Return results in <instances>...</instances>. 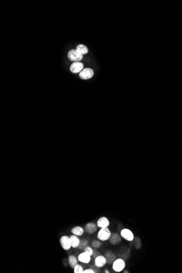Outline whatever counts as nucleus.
<instances>
[{
    "mask_svg": "<svg viewBox=\"0 0 182 273\" xmlns=\"http://www.w3.org/2000/svg\"><path fill=\"white\" fill-rule=\"evenodd\" d=\"M77 50L82 55H86L88 52V49L86 45L83 44H79L77 46Z\"/></svg>",
    "mask_w": 182,
    "mask_h": 273,
    "instance_id": "obj_17",
    "label": "nucleus"
},
{
    "mask_svg": "<svg viewBox=\"0 0 182 273\" xmlns=\"http://www.w3.org/2000/svg\"><path fill=\"white\" fill-rule=\"evenodd\" d=\"M94 259V265L100 269L105 267L107 264V261L104 255H98Z\"/></svg>",
    "mask_w": 182,
    "mask_h": 273,
    "instance_id": "obj_8",
    "label": "nucleus"
},
{
    "mask_svg": "<svg viewBox=\"0 0 182 273\" xmlns=\"http://www.w3.org/2000/svg\"><path fill=\"white\" fill-rule=\"evenodd\" d=\"M88 244L89 240L86 238H82V240H81L80 243L77 248L80 250H83V249L85 248L87 246L89 245Z\"/></svg>",
    "mask_w": 182,
    "mask_h": 273,
    "instance_id": "obj_18",
    "label": "nucleus"
},
{
    "mask_svg": "<svg viewBox=\"0 0 182 273\" xmlns=\"http://www.w3.org/2000/svg\"><path fill=\"white\" fill-rule=\"evenodd\" d=\"M104 272V273H110V270H108V269H105Z\"/></svg>",
    "mask_w": 182,
    "mask_h": 273,
    "instance_id": "obj_27",
    "label": "nucleus"
},
{
    "mask_svg": "<svg viewBox=\"0 0 182 273\" xmlns=\"http://www.w3.org/2000/svg\"><path fill=\"white\" fill-rule=\"evenodd\" d=\"M134 241V246L137 250H139L142 247V242L139 237H135Z\"/></svg>",
    "mask_w": 182,
    "mask_h": 273,
    "instance_id": "obj_19",
    "label": "nucleus"
},
{
    "mask_svg": "<svg viewBox=\"0 0 182 273\" xmlns=\"http://www.w3.org/2000/svg\"><path fill=\"white\" fill-rule=\"evenodd\" d=\"M90 268H91L92 269H93V270H94L96 273L100 272V268H99L98 267H96L94 265H91V266H90Z\"/></svg>",
    "mask_w": 182,
    "mask_h": 273,
    "instance_id": "obj_25",
    "label": "nucleus"
},
{
    "mask_svg": "<svg viewBox=\"0 0 182 273\" xmlns=\"http://www.w3.org/2000/svg\"><path fill=\"white\" fill-rule=\"evenodd\" d=\"M104 255L106 259L107 264H112V263L117 259V256L114 252L110 250H107Z\"/></svg>",
    "mask_w": 182,
    "mask_h": 273,
    "instance_id": "obj_13",
    "label": "nucleus"
},
{
    "mask_svg": "<svg viewBox=\"0 0 182 273\" xmlns=\"http://www.w3.org/2000/svg\"><path fill=\"white\" fill-rule=\"evenodd\" d=\"M59 243L65 251H68L71 248V240L70 236L63 235L60 237Z\"/></svg>",
    "mask_w": 182,
    "mask_h": 273,
    "instance_id": "obj_3",
    "label": "nucleus"
},
{
    "mask_svg": "<svg viewBox=\"0 0 182 273\" xmlns=\"http://www.w3.org/2000/svg\"><path fill=\"white\" fill-rule=\"evenodd\" d=\"M122 238L120 236V233L119 234L117 232H113L108 240V242L112 245H117L122 242Z\"/></svg>",
    "mask_w": 182,
    "mask_h": 273,
    "instance_id": "obj_7",
    "label": "nucleus"
},
{
    "mask_svg": "<svg viewBox=\"0 0 182 273\" xmlns=\"http://www.w3.org/2000/svg\"><path fill=\"white\" fill-rule=\"evenodd\" d=\"M126 267V261L122 258H118L112 264V268L116 273L122 272Z\"/></svg>",
    "mask_w": 182,
    "mask_h": 273,
    "instance_id": "obj_1",
    "label": "nucleus"
},
{
    "mask_svg": "<svg viewBox=\"0 0 182 273\" xmlns=\"http://www.w3.org/2000/svg\"><path fill=\"white\" fill-rule=\"evenodd\" d=\"M111 234L112 232L108 227L102 228H100V230L98 231L97 238L98 240H100L102 242H106L110 239Z\"/></svg>",
    "mask_w": 182,
    "mask_h": 273,
    "instance_id": "obj_2",
    "label": "nucleus"
},
{
    "mask_svg": "<svg viewBox=\"0 0 182 273\" xmlns=\"http://www.w3.org/2000/svg\"><path fill=\"white\" fill-rule=\"evenodd\" d=\"M68 58L71 61L80 62L83 58L82 55L77 49H71L68 52Z\"/></svg>",
    "mask_w": 182,
    "mask_h": 273,
    "instance_id": "obj_5",
    "label": "nucleus"
},
{
    "mask_svg": "<svg viewBox=\"0 0 182 273\" xmlns=\"http://www.w3.org/2000/svg\"><path fill=\"white\" fill-rule=\"evenodd\" d=\"M122 273H129L130 272H129V270H124L123 271V272H122Z\"/></svg>",
    "mask_w": 182,
    "mask_h": 273,
    "instance_id": "obj_26",
    "label": "nucleus"
},
{
    "mask_svg": "<svg viewBox=\"0 0 182 273\" xmlns=\"http://www.w3.org/2000/svg\"><path fill=\"white\" fill-rule=\"evenodd\" d=\"M97 226L99 228H106L109 227L110 222L108 218L106 216H102L99 218L97 221Z\"/></svg>",
    "mask_w": 182,
    "mask_h": 273,
    "instance_id": "obj_12",
    "label": "nucleus"
},
{
    "mask_svg": "<svg viewBox=\"0 0 182 273\" xmlns=\"http://www.w3.org/2000/svg\"><path fill=\"white\" fill-rule=\"evenodd\" d=\"M83 251L88 253L89 255H91L92 257L93 254V248L91 246H87L86 247L83 249Z\"/></svg>",
    "mask_w": 182,
    "mask_h": 273,
    "instance_id": "obj_22",
    "label": "nucleus"
},
{
    "mask_svg": "<svg viewBox=\"0 0 182 273\" xmlns=\"http://www.w3.org/2000/svg\"><path fill=\"white\" fill-rule=\"evenodd\" d=\"M84 229L85 232L87 234H93L94 233H96L98 229V227L97 226V223H95L94 222L91 221L87 222L84 227Z\"/></svg>",
    "mask_w": 182,
    "mask_h": 273,
    "instance_id": "obj_6",
    "label": "nucleus"
},
{
    "mask_svg": "<svg viewBox=\"0 0 182 273\" xmlns=\"http://www.w3.org/2000/svg\"><path fill=\"white\" fill-rule=\"evenodd\" d=\"M82 273H96V272L91 268H87V269H84Z\"/></svg>",
    "mask_w": 182,
    "mask_h": 273,
    "instance_id": "obj_23",
    "label": "nucleus"
},
{
    "mask_svg": "<svg viewBox=\"0 0 182 273\" xmlns=\"http://www.w3.org/2000/svg\"><path fill=\"white\" fill-rule=\"evenodd\" d=\"M99 255H100V254L99 251H98V250L97 248H94L93 249V254L92 256L93 257H94V258L97 256H98Z\"/></svg>",
    "mask_w": 182,
    "mask_h": 273,
    "instance_id": "obj_24",
    "label": "nucleus"
},
{
    "mask_svg": "<svg viewBox=\"0 0 182 273\" xmlns=\"http://www.w3.org/2000/svg\"><path fill=\"white\" fill-rule=\"evenodd\" d=\"M77 259L80 263L88 264L92 261V256L86 252H81L78 255Z\"/></svg>",
    "mask_w": 182,
    "mask_h": 273,
    "instance_id": "obj_10",
    "label": "nucleus"
},
{
    "mask_svg": "<svg viewBox=\"0 0 182 273\" xmlns=\"http://www.w3.org/2000/svg\"><path fill=\"white\" fill-rule=\"evenodd\" d=\"M70 238L71 240V248H77L80 243L81 240L80 238L74 234L70 236Z\"/></svg>",
    "mask_w": 182,
    "mask_h": 273,
    "instance_id": "obj_16",
    "label": "nucleus"
},
{
    "mask_svg": "<svg viewBox=\"0 0 182 273\" xmlns=\"http://www.w3.org/2000/svg\"><path fill=\"white\" fill-rule=\"evenodd\" d=\"M79 260L74 255H70L68 256V263L69 266L71 269H74V267L78 264Z\"/></svg>",
    "mask_w": 182,
    "mask_h": 273,
    "instance_id": "obj_15",
    "label": "nucleus"
},
{
    "mask_svg": "<svg viewBox=\"0 0 182 273\" xmlns=\"http://www.w3.org/2000/svg\"><path fill=\"white\" fill-rule=\"evenodd\" d=\"M120 234L122 239L127 242H133L135 238L133 231L128 228H124L120 231Z\"/></svg>",
    "mask_w": 182,
    "mask_h": 273,
    "instance_id": "obj_4",
    "label": "nucleus"
},
{
    "mask_svg": "<svg viewBox=\"0 0 182 273\" xmlns=\"http://www.w3.org/2000/svg\"><path fill=\"white\" fill-rule=\"evenodd\" d=\"M94 75V71L91 68H85L79 73V77L82 80H88Z\"/></svg>",
    "mask_w": 182,
    "mask_h": 273,
    "instance_id": "obj_9",
    "label": "nucleus"
},
{
    "mask_svg": "<svg viewBox=\"0 0 182 273\" xmlns=\"http://www.w3.org/2000/svg\"><path fill=\"white\" fill-rule=\"evenodd\" d=\"M83 270V266L81 264L78 263L74 267L73 272L74 273H82Z\"/></svg>",
    "mask_w": 182,
    "mask_h": 273,
    "instance_id": "obj_21",
    "label": "nucleus"
},
{
    "mask_svg": "<svg viewBox=\"0 0 182 273\" xmlns=\"http://www.w3.org/2000/svg\"><path fill=\"white\" fill-rule=\"evenodd\" d=\"M71 232L72 234H74L77 236L81 237L83 236L85 231L83 227H81L80 226H76L71 228Z\"/></svg>",
    "mask_w": 182,
    "mask_h": 273,
    "instance_id": "obj_14",
    "label": "nucleus"
},
{
    "mask_svg": "<svg viewBox=\"0 0 182 273\" xmlns=\"http://www.w3.org/2000/svg\"><path fill=\"white\" fill-rule=\"evenodd\" d=\"M83 64L80 62H75L71 64L70 67V71L71 73L76 74L80 73L83 69Z\"/></svg>",
    "mask_w": 182,
    "mask_h": 273,
    "instance_id": "obj_11",
    "label": "nucleus"
},
{
    "mask_svg": "<svg viewBox=\"0 0 182 273\" xmlns=\"http://www.w3.org/2000/svg\"><path fill=\"white\" fill-rule=\"evenodd\" d=\"M103 245V243L102 241H100L99 240H94L91 241V246L94 248H99L102 247Z\"/></svg>",
    "mask_w": 182,
    "mask_h": 273,
    "instance_id": "obj_20",
    "label": "nucleus"
}]
</instances>
